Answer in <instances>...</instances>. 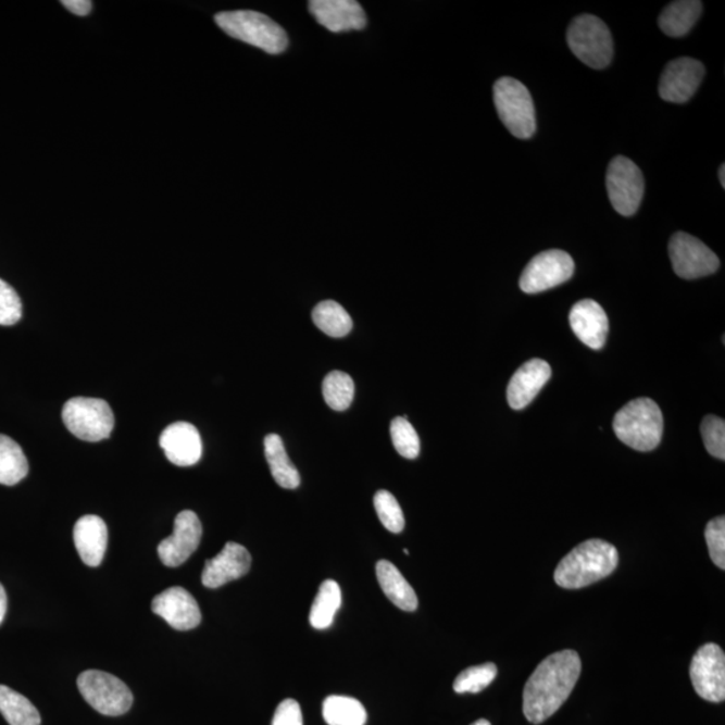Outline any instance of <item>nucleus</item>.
<instances>
[{"label":"nucleus","instance_id":"obj_4","mask_svg":"<svg viewBox=\"0 0 725 725\" xmlns=\"http://www.w3.org/2000/svg\"><path fill=\"white\" fill-rule=\"evenodd\" d=\"M216 25L238 41L255 46L270 54L283 53L289 39L284 28L257 11H226L215 15Z\"/></svg>","mask_w":725,"mask_h":725},{"label":"nucleus","instance_id":"obj_9","mask_svg":"<svg viewBox=\"0 0 725 725\" xmlns=\"http://www.w3.org/2000/svg\"><path fill=\"white\" fill-rule=\"evenodd\" d=\"M610 203L616 213L630 216L642 202L645 180L641 170L625 157H616L609 165L607 176Z\"/></svg>","mask_w":725,"mask_h":725},{"label":"nucleus","instance_id":"obj_11","mask_svg":"<svg viewBox=\"0 0 725 725\" xmlns=\"http://www.w3.org/2000/svg\"><path fill=\"white\" fill-rule=\"evenodd\" d=\"M670 257L673 271L685 279L710 276L721 266L717 255L707 245L683 232L671 238Z\"/></svg>","mask_w":725,"mask_h":725},{"label":"nucleus","instance_id":"obj_27","mask_svg":"<svg viewBox=\"0 0 725 725\" xmlns=\"http://www.w3.org/2000/svg\"><path fill=\"white\" fill-rule=\"evenodd\" d=\"M341 607L340 586L335 580H325L320 586L315 602H313L310 614L312 627L317 630L328 629L334 624L336 613Z\"/></svg>","mask_w":725,"mask_h":725},{"label":"nucleus","instance_id":"obj_25","mask_svg":"<svg viewBox=\"0 0 725 725\" xmlns=\"http://www.w3.org/2000/svg\"><path fill=\"white\" fill-rule=\"evenodd\" d=\"M0 713L10 725H41V715L32 701L5 685H0Z\"/></svg>","mask_w":725,"mask_h":725},{"label":"nucleus","instance_id":"obj_17","mask_svg":"<svg viewBox=\"0 0 725 725\" xmlns=\"http://www.w3.org/2000/svg\"><path fill=\"white\" fill-rule=\"evenodd\" d=\"M251 566L250 552L241 545L227 543L218 555L204 564L202 584L208 589H218L228 582L242 578Z\"/></svg>","mask_w":725,"mask_h":725},{"label":"nucleus","instance_id":"obj_5","mask_svg":"<svg viewBox=\"0 0 725 725\" xmlns=\"http://www.w3.org/2000/svg\"><path fill=\"white\" fill-rule=\"evenodd\" d=\"M493 100L502 124L517 139H529L536 130L533 96L521 82L502 77L493 87Z\"/></svg>","mask_w":725,"mask_h":725},{"label":"nucleus","instance_id":"obj_29","mask_svg":"<svg viewBox=\"0 0 725 725\" xmlns=\"http://www.w3.org/2000/svg\"><path fill=\"white\" fill-rule=\"evenodd\" d=\"M313 323L330 338H345L352 329V318L338 302L327 300L320 302L312 312Z\"/></svg>","mask_w":725,"mask_h":725},{"label":"nucleus","instance_id":"obj_2","mask_svg":"<svg viewBox=\"0 0 725 725\" xmlns=\"http://www.w3.org/2000/svg\"><path fill=\"white\" fill-rule=\"evenodd\" d=\"M618 551L601 539H591L576 546L555 570L557 585L575 590L608 578L618 566Z\"/></svg>","mask_w":725,"mask_h":725},{"label":"nucleus","instance_id":"obj_7","mask_svg":"<svg viewBox=\"0 0 725 725\" xmlns=\"http://www.w3.org/2000/svg\"><path fill=\"white\" fill-rule=\"evenodd\" d=\"M67 430L83 441L99 442L111 437L113 411L104 399L77 397L68 399L62 409Z\"/></svg>","mask_w":725,"mask_h":725},{"label":"nucleus","instance_id":"obj_34","mask_svg":"<svg viewBox=\"0 0 725 725\" xmlns=\"http://www.w3.org/2000/svg\"><path fill=\"white\" fill-rule=\"evenodd\" d=\"M701 436L707 452L715 459L725 460V422L716 415H707L701 422Z\"/></svg>","mask_w":725,"mask_h":725},{"label":"nucleus","instance_id":"obj_8","mask_svg":"<svg viewBox=\"0 0 725 725\" xmlns=\"http://www.w3.org/2000/svg\"><path fill=\"white\" fill-rule=\"evenodd\" d=\"M79 693L101 715L123 716L134 704L130 689L116 676L101 671H87L78 676Z\"/></svg>","mask_w":725,"mask_h":725},{"label":"nucleus","instance_id":"obj_19","mask_svg":"<svg viewBox=\"0 0 725 725\" xmlns=\"http://www.w3.org/2000/svg\"><path fill=\"white\" fill-rule=\"evenodd\" d=\"M570 325L576 338L591 350H601L609 334V318L603 308L593 300L576 302L570 312Z\"/></svg>","mask_w":725,"mask_h":725},{"label":"nucleus","instance_id":"obj_6","mask_svg":"<svg viewBox=\"0 0 725 725\" xmlns=\"http://www.w3.org/2000/svg\"><path fill=\"white\" fill-rule=\"evenodd\" d=\"M571 51L587 66L604 68L613 60L614 42L607 23L596 15L576 16L567 30Z\"/></svg>","mask_w":725,"mask_h":725},{"label":"nucleus","instance_id":"obj_32","mask_svg":"<svg viewBox=\"0 0 725 725\" xmlns=\"http://www.w3.org/2000/svg\"><path fill=\"white\" fill-rule=\"evenodd\" d=\"M391 439L397 452L408 460H415L421 452V442L413 425L403 416L391 422Z\"/></svg>","mask_w":725,"mask_h":725},{"label":"nucleus","instance_id":"obj_37","mask_svg":"<svg viewBox=\"0 0 725 725\" xmlns=\"http://www.w3.org/2000/svg\"><path fill=\"white\" fill-rule=\"evenodd\" d=\"M272 725H302L300 704L293 699L284 700L274 713Z\"/></svg>","mask_w":725,"mask_h":725},{"label":"nucleus","instance_id":"obj_22","mask_svg":"<svg viewBox=\"0 0 725 725\" xmlns=\"http://www.w3.org/2000/svg\"><path fill=\"white\" fill-rule=\"evenodd\" d=\"M376 576L382 591L397 608L409 613L418 609V597L413 587L392 563L388 561L376 563Z\"/></svg>","mask_w":725,"mask_h":725},{"label":"nucleus","instance_id":"obj_36","mask_svg":"<svg viewBox=\"0 0 725 725\" xmlns=\"http://www.w3.org/2000/svg\"><path fill=\"white\" fill-rule=\"evenodd\" d=\"M22 317V301L15 289L0 278V325H14Z\"/></svg>","mask_w":725,"mask_h":725},{"label":"nucleus","instance_id":"obj_1","mask_svg":"<svg viewBox=\"0 0 725 725\" xmlns=\"http://www.w3.org/2000/svg\"><path fill=\"white\" fill-rule=\"evenodd\" d=\"M580 672V658L574 650H563L541 661L524 688L523 712L527 721L541 724L555 715L573 692Z\"/></svg>","mask_w":725,"mask_h":725},{"label":"nucleus","instance_id":"obj_28","mask_svg":"<svg viewBox=\"0 0 725 725\" xmlns=\"http://www.w3.org/2000/svg\"><path fill=\"white\" fill-rule=\"evenodd\" d=\"M323 716L328 725H365L367 712L357 699L329 696L324 700Z\"/></svg>","mask_w":725,"mask_h":725},{"label":"nucleus","instance_id":"obj_13","mask_svg":"<svg viewBox=\"0 0 725 725\" xmlns=\"http://www.w3.org/2000/svg\"><path fill=\"white\" fill-rule=\"evenodd\" d=\"M202 523L196 512L183 511L175 518L174 533L158 547L160 561L167 567H179L198 550Z\"/></svg>","mask_w":725,"mask_h":725},{"label":"nucleus","instance_id":"obj_41","mask_svg":"<svg viewBox=\"0 0 725 725\" xmlns=\"http://www.w3.org/2000/svg\"><path fill=\"white\" fill-rule=\"evenodd\" d=\"M472 725H492L488 721H485V718H479V721L473 723Z\"/></svg>","mask_w":725,"mask_h":725},{"label":"nucleus","instance_id":"obj_39","mask_svg":"<svg viewBox=\"0 0 725 725\" xmlns=\"http://www.w3.org/2000/svg\"><path fill=\"white\" fill-rule=\"evenodd\" d=\"M5 613H8V596H5L4 587L0 584V625H2Z\"/></svg>","mask_w":725,"mask_h":725},{"label":"nucleus","instance_id":"obj_33","mask_svg":"<svg viewBox=\"0 0 725 725\" xmlns=\"http://www.w3.org/2000/svg\"><path fill=\"white\" fill-rule=\"evenodd\" d=\"M374 505L384 527L392 534H401L404 528V516L398 500L388 490H379L375 495Z\"/></svg>","mask_w":725,"mask_h":725},{"label":"nucleus","instance_id":"obj_38","mask_svg":"<svg viewBox=\"0 0 725 725\" xmlns=\"http://www.w3.org/2000/svg\"><path fill=\"white\" fill-rule=\"evenodd\" d=\"M61 4L65 5L71 13L78 16L88 15L91 9H93V3L89 2V0H64Z\"/></svg>","mask_w":725,"mask_h":725},{"label":"nucleus","instance_id":"obj_24","mask_svg":"<svg viewBox=\"0 0 725 725\" xmlns=\"http://www.w3.org/2000/svg\"><path fill=\"white\" fill-rule=\"evenodd\" d=\"M264 445L266 461L271 466L274 482L284 489L299 488L301 483L300 473L285 452L282 437L277 434H267Z\"/></svg>","mask_w":725,"mask_h":725},{"label":"nucleus","instance_id":"obj_14","mask_svg":"<svg viewBox=\"0 0 725 725\" xmlns=\"http://www.w3.org/2000/svg\"><path fill=\"white\" fill-rule=\"evenodd\" d=\"M705 67L700 61L683 57L666 65L660 79L659 93L662 100L684 104L690 100L703 82Z\"/></svg>","mask_w":725,"mask_h":725},{"label":"nucleus","instance_id":"obj_31","mask_svg":"<svg viewBox=\"0 0 725 725\" xmlns=\"http://www.w3.org/2000/svg\"><path fill=\"white\" fill-rule=\"evenodd\" d=\"M498 676V667L492 662L488 664L467 667L455 678L453 688L455 693H479Z\"/></svg>","mask_w":725,"mask_h":725},{"label":"nucleus","instance_id":"obj_3","mask_svg":"<svg viewBox=\"0 0 725 725\" xmlns=\"http://www.w3.org/2000/svg\"><path fill=\"white\" fill-rule=\"evenodd\" d=\"M613 429L627 447L638 452H650L661 442L664 416L652 399L638 398L616 413Z\"/></svg>","mask_w":725,"mask_h":725},{"label":"nucleus","instance_id":"obj_20","mask_svg":"<svg viewBox=\"0 0 725 725\" xmlns=\"http://www.w3.org/2000/svg\"><path fill=\"white\" fill-rule=\"evenodd\" d=\"M551 367L541 359H530L513 374L507 388V398L510 407L515 410L527 408L534 401L541 388L551 378Z\"/></svg>","mask_w":725,"mask_h":725},{"label":"nucleus","instance_id":"obj_15","mask_svg":"<svg viewBox=\"0 0 725 725\" xmlns=\"http://www.w3.org/2000/svg\"><path fill=\"white\" fill-rule=\"evenodd\" d=\"M152 612L179 632L196 629L202 621L196 598L183 587H171L160 592L153 598Z\"/></svg>","mask_w":725,"mask_h":725},{"label":"nucleus","instance_id":"obj_18","mask_svg":"<svg viewBox=\"0 0 725 725\" xmlns=\"http://www.w3.org/2000/svg\"><path fill=\"white\" fill-rule=\"evenodd\" d=\"M310 11L333 33L362 30L367 25L364 10L355 0H312Z\"/></svg>","mask_w":725,"mask_h":725},{"label":"nucleus","instance_id":"obj_40","mask_svg":"<svg viewBox=\"0 0 725 725\" xmlns=\"http://www.w3.org/2000/svg\"><path fill=\"white\" fill-rule=\"evenodd\" d=\"M725 165L722 164L721 171H718V176H721L722 186L725 187Z\"/></svg>","mask_w":725,"mask_h":725},{"label":"nucleus","instance_id":"obj_21","mask_svg":"<svg viewBox=\"0 0 725 725\" xmlns=\"http://www.w3.org/2000/svg\"><path fill=\"white\" fill-rule=\"evenodd\" d=\"M73 539L83 562L89 567H99L104 561L108 546L105 522L96 515L79 518L74 525Z\"/></svg>","mask_w":725,"mask_h":725},{"label":"nucleus","instance_id":"obj_35","mask_svg":"<svg viewBox=\"0 0 725 725\" xmlns=\"http://www.w3.org/2000/svg\"><path fill=\"white\" fill-rule=\"evenodd\" d=\"M705 540L712 562L725 570V518L718 516L707 524Z\"/></svg>","mask_w":725,"mask_h":725},{"label":"nucleus","instance_id":"obj_26","mask_svg":"<svg viewBox=\"0 0 725 725\" xmlns=\"http://www.w3.org/2000/svg\"><path fill=\"white\" fill-rule=\"evenodd\" d=\"M28 475L25 453L13 438L0 434V484L13 487Z\"/></svg>","mask_w":725,"mask_h":725},{"label":"nucleus","instance_id":"obj_30","mask_svg":"<svg viewBox=\"0 0 725 725\" xmlns=\"http://www.w3.org/2000/svg\"><path fill=\"white\" fill-rule=\"evenodd\" d=\"M323 396L330 409L345 411L351 407L355 384L350 375L342 371H333L323 382Z\"/></svg>","mask_w":725,"mask_h":725},{"label":"nucleus","instance_id":"obj_23","mask_svg":"<svg viewBox=\"0 0 725 725\" xmlns=\"http://www.w3.org/2000/svg\"><path fill=\"white\" fill-rule=\"evenodd\" d=\"M703 3L698 0H678L662 11L659 25L662 33L673 38L687 36L699 21Z\"/></svg>","mask_w":725,"mask_h":725},{"label":"nucleus","instance_id":"obj_10","mask_svg":"<svg viewBox=\"0 0 725 725\" xmlns=\"http://www.w3.org/2000/svg\"><path fill=\"white\" fill-rule=\"evenodd\" d=\"M574 260L563 250H547L535 255L521 277L524 293L535 295L559 287L573 277Z\"/></svg>","mask_w":725,"mask_h":725},{"label":"nucleus","instance_id":"obj_12","mask_svg":"<svg viewBox=\"0 0 725 725\" xmlns=\"http://www.w3.org/2000/svg\"><path fill=\"white\" fill-rule=\"evenodd\" d=\"M690 680L696 693L711 703L725 700V654L716 643H705L693 655Z\"/></svg>","mask_w":725,"mask_h":725},{"label":"nucleus","instance_id":"obj_16","mask_svg":"<svg viewBox=\"0 0 725 725\" xmlns=\"http://www.w3.org/2000/svg\"><path fill=\"white\" fill-rule=\"evenodd\" d=\"M160 448L176 466H192L201 460L203 445L201 434L188 422H175L160 434Z\"/></svg>","mask_w":725,"mask_h":725}]
</instances>
